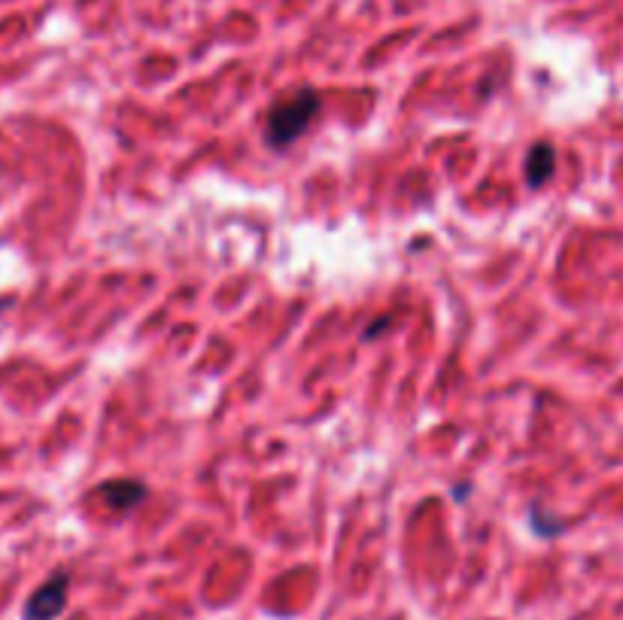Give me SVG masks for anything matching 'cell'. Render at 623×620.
Instances as JSON below:
<instances>
[{"instance_id":"cell-1","label":"cell","mask_w":623,"mask_h":620,"mask_svg":"<svg viewBox=\"0 0 623 620\" xmlns=\"http://www.w3.org/2000/svg\"><path fill=\"white\" fill-rule=\"evenodd\" d=\"M320 107H323V98H320V91L313 89H301L292 98L277 103L268 113V129H265L268 131V143L277 146V150H283L289 143L299 141L301 134L311 129Z\"/></svg>"},{"instance_id":"cell-3","label":"cell","mask_w":623,"mask_h":620,"mask_svg":"<svg viewBox=\"0 0 623 620\" xmlns=\"http://www.w3.org/2000/svg\"><path fill=\"white\" fill-rule=\"evenodd\" d=\"M554 168H557V153L550 143H535L530 155H526V182L533 189H542L550 177H554Z\"/></svg>"},{"instance_id":"cell-2","label":"cell","mask_w":623,"mask_h":620,"mask_svg":"<svg viewBox=\"0 0 623 620\" xmlns=\"http://www.w3.org/2000/svg\"><path fill=\"white\" fill-rule=\"evenodd\" d=\"M67 584H70V578H67L65 572H58V575H53L43 587H37V590L31 594V599H27L25 620L58 618L67 606Z\"/></svg>"},{"instance_id":"cell-4","label":"cell","mask_w":623,"mask_h":620,"mask_svg":"<svg viewBox=\"0 0 623 620\" xmlns=\"http://www.w3.org/2000/svg\"><path fill=\"white\" fill-rule=\"evenodd\" d=\"M101 496H104L110 508L129 511V508L141 502L146 490H143L141 484H134V480H113V484H104V487H101Z\"/></svg>"}]
</instances>
